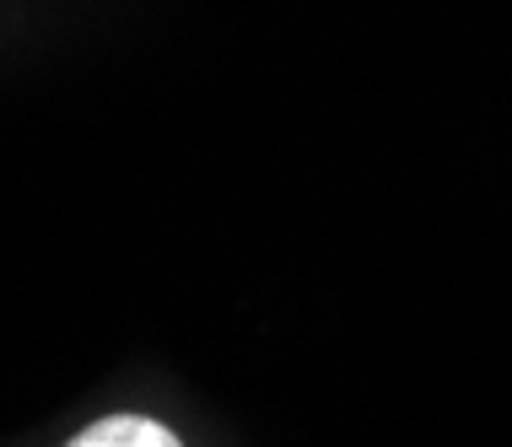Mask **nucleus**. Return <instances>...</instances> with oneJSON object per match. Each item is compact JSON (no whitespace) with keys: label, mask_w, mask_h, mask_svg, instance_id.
<instances>
[{"label":"nucleus","mask_w":512,"mask_h":447,"mask_svg":"<svg viewBox=\"0 0 512 447\" xmlns=\"http://www.w3.org/2000/svg\"><path fill=\"white\" fill-rule=\"evenodd\" d=\"M65 447H178V437L168 426L146 421V415H108V421L87 426L76 442Z\"/></svg>","instance_id":"1"}]
</instances>
